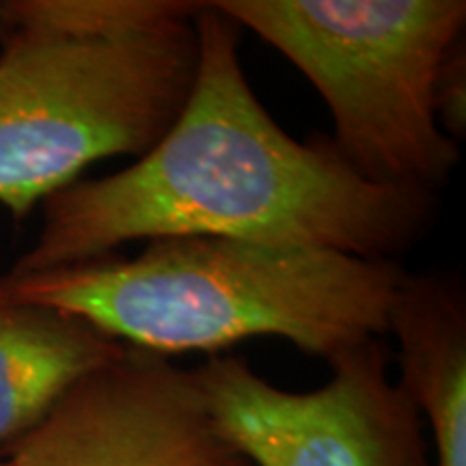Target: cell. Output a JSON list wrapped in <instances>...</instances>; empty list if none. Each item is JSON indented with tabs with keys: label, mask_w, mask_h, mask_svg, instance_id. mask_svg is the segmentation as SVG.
<instances>
[{
	"label": "cell",
	"mask_w": 466,
	"mask_h": 466,
	"mask_svg": "<svg viewBox=\"0 0 466 466\" xmlns=\"http://www.w3.org/2000/svg\"><path fill=\"white\" fill-rule=\"evenodd\" d=\"M192 22L199 61L177 119L134 165L48 197L37 240L9 277L160 238H231L395 261L428 236L439 192L367 182L324 134L291 138L244 76L240 25L214 3H201Z\"/></svg>",
	"instance_id": "obj_1"
},
{
	"label": "cell",
	"mask_w": 466,
	"mask_h": 466,
	"mask_svg": "<svg viewBox=\"0 0 466 466\" xmlns=\"http://www.w3.org/2000/svg\"><path fill=\"white\" fill-rule=\"evenodd\" d=\"M398 261L231 238L149 240L134 258H100L26 277L0 294L72 313L145 352H214L279 337L330 360L389 330Z\"/></svg>",
	"instance_id": "obj_2"
},
{
	"label": "cell",
	"mask_w": 466,
	"mask_h": 466,
	"mask_svg": "<svg viewBox=\"0 0 466 466\" xmlns=\"http://www.w3.org/2000/svg\"><path fill=\"white\" fill-rule=\"evenodd\" d=\"M289 58L333 119L339 158L367 182L439 192L460 165L436 83L462 42L464 0H217Z\"/></svg>",
	"instance_id": "obj_3"
},
{
	"label": "cell",
	"mask_w": 466,
	"mask_h": 466,
	"mask_svg": "<svg viewBox=\"0 0 466 466\" xmlns=\"http://www.w3.org/2000/svg\"><path fill=\"white\" fill-rule=\"evenodd\" d=\"M192 20L127 39L9 33L0 56V206L26 218L93 162L147 154L195 83Z\"/></svg>",
	"instance_id": "obj_4"
},
{
	"label": "cell",
	"mask_w": 466,
	"mask_h": 466,
	"mask_svg": "<svg viewBox=\"0 0 466 466\" xmlns=\"http://www.w3.org/2000/svg\"><path fill=\"white\" fill-rule=\"evenodd\" d=\"M329 363L330 380L305 393L283 391L238 357L214 354L192 374L220 436L253 466H434L380 339Z\"/></svg>",
	"instance_id": "obj_5"
},
{
	"label": "cell",
	"mask_w": 466,
	"mask_h": 466,
	"mask_svg": "<svg viewBox=\"0 0 466 466\" xmlns=\"http://www.w3.org/2000/svg\"><path fill=\"white\" fill-rule=\"evenodd\" d=\"M0 456L11 466H253L220 436L192 371L130 346Z\"/></svg>",
	"instance_id": "obj_6"
},
{
	"label": "cell",
	"mask_w": 466,
	"mask_h": 466,
	"mask_svg": "<svg viewBox=\"0 0 466 466\" xmlns=\"http://www.w3.org/2000/svg\"><path fill=\"white\" fill-rule=\"evenodd\" d=\"M126 348L83 318L0 294V453Z\"/></svg>",
	"instance_id": "obj_7"
},
{
	"label": "cell",
	"mask_w": 466,
	"mask_h": 466,
	"mask_svg": "<svg viewBox=\"0 0 466 466\" xmlns=\"http://www.w3.org/2000/svg\"><path fill=\"white\" fill-rule=\"evenodd\" d=\"M199 9L186 0H9L0 3V31L127 39L184 25Z\"/></svg>",
	"instance_id": "obj_8"
},
{
	"label": "cell",
	"mask_w": 466,
	"mask_h": 466,
	"mask_svg": "<svg viewBox=\"0 0 466 466\" xmlns=\"http://www.w3.org/2000/svg\"><path fill=\"white\" fill-rule=\"evenodd\" d=\"M436 116L442 132L453 143L466 137V55L464 39L450 52L442 63L436 83Z\"/></svg>",
	"instance_id": "obj_9"
},
{
	"label": "cell",
	"mask_w": 466,
	"mask_h": 466,
	"mask_svg": "<svg viewBox=\"0 0 466 466\" xmlns=\"http://www.w3.org/2000/svg\"><path fill=\"white\" fill-rule=\"evenodd\" d=\"M0 466H11V464L7 462V460H5V458H3V460H0Z\"/></svg>",
	"instance_id": "obj_10"
}]
</instances>
